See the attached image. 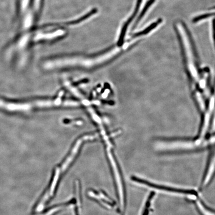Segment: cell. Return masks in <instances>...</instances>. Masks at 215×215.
I'll return each instance as SVG.
<instances>
[{"instance_id":"cell-2","label":"cell","mask_w":215,"mask_h":215,"mask_svg":"<svg viewBox=\"0 0 215 215\" xmlns=\"http://www.w3.org/2000/svg\"><path fill=\"white\" fill-rule=\"evenodd\" d=\"M132 179L134 181L140 183V184H144L150 187V188H155V189L161 190L165 191L166 192H171V193H179V194H185L196 195V192L194 190H185V189H178V188H171L170 187L165 186L164 185H160L158 184H153L152 183L147 181L146 180L140 179L139 178L132 176Z\"/></svg>"},{"instance_id":"cell-3","label":"cell","mask_w":215,"mask_h":215,"mask_svg":"<svg viewBox=\"0 0 215 215\" xmlns=\"http://www.w3.org/2000/svg\"><path fill=\"white\" fill-rule=\"evenodd\" d=\"M215 106V91L214 94L213 95L211 98L210 99V102L209 104L208 109L207 112L205 114V118H204V121L203 125L202 127V130L201 132V136H200V139H202L203 136H205L208 128L209 123H210V118L214 110V108Z\"/></svg>"},{"instance_id":"cell-7","label":"cell","mask_w":215,"mask_h":215,"mask_svg":"<svg viewBox=\"0 0 215 215\" xmlns=\"http://www.w3.org/2000/svg\"><path fill=\"white\" fill-rule=\"evenodd\" d=\"M98 10L96 8H95L94 9L91 10L89 13H88L87 14H86L84 16H82V17H81L80 18H78L77 20H75V21H73L72 22H66L65 25H76V24H78V23H80V22H82V21H84L86 19H87L88 18H89L90 16H92L93 14H95L97 12Z\"/></svg>"},{"instance_id":"cell-4","label":"cell","mask_w":215,"mask_h":215,"mask_svg":"<svg viewBox=\"0 0 215 215\" xmlns=\"http://www.w3.org/2000/svg\"><path fill=\"white\" fill-rule=\"evenodd\" d=\"M141 2H142V0H137L136 7V8H135L134 13L131 16L130 18H128V21L124 23V25L122 27V30H122V31H121V33H123V34H126L127 30L128 27V26L130 25L131 22L135 18V17H136V14H137V12L139 11V8L140 7Z\"/></svg>"},{"instance_id":"cell-9","label":"cell","mask_w":215,"mask_h":215,"mask_svg":"<svg viewBox=\"0 0 215 215\" xmlns=\"http://www.w3.org/2000/svg\"><path fill=\"white\" fill-rule=\"evenodd\" d=\"M153 196H154V193H152L151 195H150V196H149V198H148V201H147L145 208L144 210V212L143 215H148V211H149V206H150V202L151 201V199L153 198Z\"/></svg>"},{"instance_id":"cell-5","label":"cell","mask_w":215,"mask_h":215,"mask_svg":"<svg viewBox=\"0 0 215 215\" xmlns=\"http://www.w3.org/2000/svg\"><path fill=\"white\" fill-rule=\"evenodd\" d=\"M162 20L161 18L158 19L156 22H153V23H152V25H150L149 26H148V27L144 29L143 31H140V32H139V33H136V34H133V35H132V38H137V37H139V36H141V35H145L146 34L149 33L150 31H152V30H153L155 27H156L159 24H160L161 22H162Z\"/></svg>"},{"instance_id":"cell-8","label":"cell","mask_w":215,"mask_h":215,"mask_svg":"<svg viewBox=\"0 0 215 215\" xmlns=\"http://www.w3.org/2000/svg\"><path fill=\"white\" fill-rule=\"evenodd\" d=\"M214 16H215V13H208L202 14V15L195 17V18H193V20H192V22L195 23V22H198L199 21H201V20H204V19H205V18H208L209 17Z\"/></svg>"},{"instance_id":"cell-6","label":"cell","mask_w":215,"mask_h":215,"mask_svg":"<svg viewBox=\"0 0 215 215\" xmlns=\"http://www.w3.org/2000/svg\"><path fill=\"white\" fill-rule=\"evenodd\" d=\"M154 1H155V0H149V1L147 2V4H145V6L144 7V9L142 10L141 13L140 14L139 17L137 18L136 22H135L134 26L132 27V30H134V29L136 27V26H137V25H138V23L140 22L141 18H143V17H144V15L146 13L147 10H148L149 7H150V6L152 5V4L154 3Z\"/></svg>"},{"instance_id":"cell-1","label":"cell","mask_w":215,"mask_h":215,"mask_svg":"<svg viewBox=\"0 0 215 215\" xmlns=\"http://www.w3.org/2000/svg\"><path fill=\"white\" fill-rule=\"evenodd\" d=\"M55 106L53 100L10 101L0 99V109L11 112H26L34 109Z\"/></svg>"},{"instance_id":"cell-10","label":"cell","mask_w":215,"mask_h":215,"mask_svg":"<svg viewBox=\"0 0 215 215\" xmlns=\"http://www.w3.org/2000/svg\"><path fill=\"white\" fill-rule=\"evenodd\" d=\"M213 39L215 46V18L213 21Z\"/></svg>"},{"instance_id":"cell-11","label":"cell","mask_w":215,"mask_h":215,"mask_svg":"<svg viewBox=\"0 0 215 215\" xmlns=\"http://www.w3.org/2000/svg\"><path fill=\"white\" fill-rule=\"evenodd\" d=\"M213 9H215V7H213L212 8Z\"/></svg>"}]
</instances>
